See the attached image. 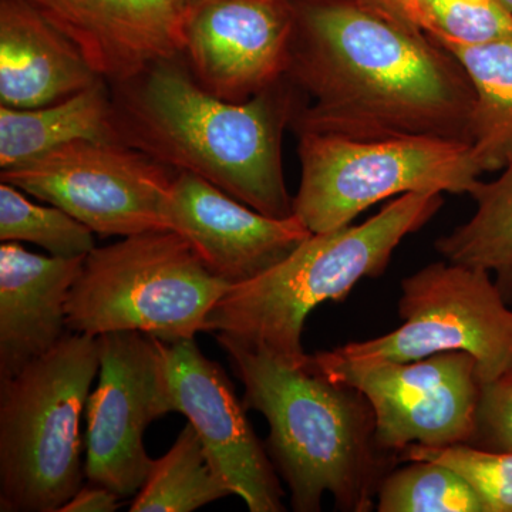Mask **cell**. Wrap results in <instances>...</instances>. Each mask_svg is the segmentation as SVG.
<instances>
[{"label": "cell", "instance_id": "obj_27", "mask_svg": "<svg viewBox=\"0 0 512 512\" xmlns=\"http://www.w3.org/2000/svg\"><path fill=\"white\" fill-rule=\"evenodd\" d=\"M120 498L110 488L89 484L80 487L59 512H114L121 508Z\"/></svg>", "mask_w": 512, "mask_h": 512}, {"label": "cell", "instance_id": "obj_29", "mask_svg": "<svg viewBox=\"0 0 512 512\" xmlns=\"http://www.w3.org/2000/svg\"><path fill=\"white\" fill-rule=\"evenodd\" d=\"M181 3L185 6V8H190L191 5H194L197 0H180Z\"/></svg>", "mask_w": 512, "mask_h": 512}, {"label": "cell", "instance_id": "obj_12", "mask_svg": "<svg viewBox=\"0 0 512 512\" xmlns=\"http://www.w3.org/2000/svg\"><path fill=\"white\" fill-rule=\"evenodd\" d=\"M160 342L173 413L187 417L232 495L251 512L285 511V491L274 463L256 437L227 373L201 352L194 339Z\"/></svg>", "mask_w": 512, "mask_h": 512}, {"label": "cell", "instance_id": "obj_19", "mask_svg": "<svg viewBox=\"0 0 512 512\" xmlns=\"http://www.w3.org/2000/svg\"><path fill=\"white\" fill-rule=\"evenodd\" d=\"M437 43L456 57L473 89L474 160L483 173L503 171L512 164V39L484 45Z\"/></svg>", "mask_w": 512, "mask_h": 512}, {"label": "cell", "instance_id": "obj_10", "mask_svg": "<svg viewBox=\"0 0 512 512\" xmlns=\"http://www.w3.org/2000/svg\"><path fill=\"white\" fill-rule=\"evenodd\" d=\"M311 365L365 394L375 412L377 444L387 453L473 439L483 382L476 359L466 352L392 362L345 359L329 350L311 355Z\"/></svg>", "mask_w": 512, "mask_h": 512}, {"label": "cell", "instance_id": "obj_28", "mask_svg": "<svg viewBox=\"0 0 512 512\" xmlns=\"http://www.w3.org/2000/svg\"><path fill=\"white\" fill-rule=\"evenodd\" d=\"M377 8L390 13L394 18L409 23L414 28L426 32V19L423 13V0H366Z\"/></svg>", "mask_w": 512, "mask_h": 512}, {"label": "cell", "instance_id": "obj_31", "mask_svg": "<svg viewBox=\"0 0 512 512\" xmlns=\"http://www.w3.org/2000/svg\"><path fill=\"white\" fill-rule=\"evenodd\" d=\"M289 2H291V0H289Z\"/></svg>", "mask_w": 512, "mask_h": 512}, {"label": "cell", "instance_id": "obj_5", "mask_svg": "<svg viewBox=\"0 0 512 512\" xmlns=\"http://www.w3.org/2000/svg\"><path fill=\"white\" fill-rule=\"evenodd\" d=\"M99 372V338L70 330L0 379V511L59 512L82 487L80 419Z\"/></svg>", "mask_w": 512, "mask_h": 512}, {"label": "cell", "instance_id": "obj_22", "mask_svg": "<svg viewBox=\"0 0 512 512\" xmlns=\"http://www.w3.org/2000/svg\"><path fill=\"white\" fill-rule=\"evenodd\" d=\"M379 512H487L476 491L456 471L436 461H412L384 478Z\"/></svg>", "mask_w": 512, "mask_h": 512}, {"label": "cell", "instance_id": "obj_14", "mask_svg": "<svg viewBox=\"0 0 512 512\" xmlns=\"http://www.w3.org/2000/svg\"><path fill=\"white\" fill-rule=\"evenodd\" d=\"M165 220L231 286L264 274L312 235L295 214L268 217L188 173L175 177Z\"/></svg>", "mask_w": 512, "mask_h": 512}, {"label": "cell", "instance_id": "obj_2", "mask_svg": "<svg viewBox=\"0 0 512 512\" xmlns=\"http://www.w3.org/2000/svg\"><path fill=\"white\" fill-rule=\"evenodd\" d=\"M111 87L120 143L197 175L261 214L292 217L282 141L302 96L288 77L232 103L201 87L180 56Z\"/></svg>", "mask_w": 512, "mask_h": 512}, {"label": "cell", "instance_id": "obj_25", "mask_svg": "<svg viewBox=\"0 0 512 512\" xmlns=\"http://www.w3.org/2000/svg\"><path fill=\"white\" fill-rule=\"evenodd\" d=\"M426 33L437 42L484 45L512 39V12L503 0H423Z\"/></svg>", "mask_w": 512, "mask_h": 512}, {"label": "cell", "instance_id": "obj_3", "mask_svg": "<svg viewBox=\"0 0 512 512\" xmlns=\"http://www.w3.org/2000/svg\"><path fill=\"white\" fill-rule=\"evenodd\" d=\"M244 384V406L269 424V456L291 490L296 512H318L326 493L336 508L367 512L397 454L376 441L372 404L349 384L311 365L286 366L266 353L217 338Z\"/></svg>", "mask_w": 512, "mask_h": 512}, {"label": "cell", "instance_id": "obj_20", "mask_svg": "<svg viewBox=\"0 0 512 512\" xmlns=\"http://www.w3.org/2000/svg\"><path fill=\"white\" fill-rule=\"evenodd\" d=\"M470 195L476 214L437 239L436 249L446 261L490 272L504 301L512 305V164L497 180L480 181Z\"/></svg>", "mask_w": 512, "mask_h": 512}, {"label": "cell", "instance_id": "obj_11", "mask_svg": "<svg viewBox=\"0 0 512 512\" xmlns=\"http://www.w3.org/2000/svg\"><path fill=\"white\" fill-rule=\"evenodd\" d=\"M97 338L99 384L86 404L84 474L90 484L131 497L146 483L154 464L144 446L147 427L173 413L161 342L137 330Z\"/></svg>", "mask_w": 512, "mask_h": 512}, {"label": "cell", "instance_id": "obj_6", "mask_svg": "<svg viewBox=\"0 0 512 512\" xmlns=\"http://www.w3.org/2000/svg\"><path fill=\"white\" fill-rule=\"evenodd\" d=\"M229 288L178 232L131 235L86 256L67 326L90 336L137 330L167 343L194 339Z\"/></svg>", "mask_w": 512, "mask_h": 512}, {"label": "cell", "instance_id": "obj_15", "mask_svg": "<svg viewBox=\"0 0 512 512\" xmlns=\"http://www.w3.org/2000/svg\"><path fill=\"white\" fill-rule=\"evenodd\" d=\"M73 43L110 86L183 56L180 0H22Z\"/></svg>", "mask_w": 512, "mask_h": 512}, {"label": "cell", "instance_id": "obj_9", "mask_svg": "<svg viewBox=\"0 0 512 512\" xmlns=\"http://www.w3.org/2000/svg\"><path fill=\"white\" fill-rule=\"evenodd\" d=\"M177 171L120 141H74L20 167L2 183L69 212L101 237L168 229Z\"/></svg>", "mask_w": 512, "mask_h": 512}, {"label": "cell", "instance_id": "obj_13", "mask_svg": "<svg viewBox=\"0 0 512 512\" xmlns=\"http://www.w3.org/2000/svg\"><path fill=\"white\" fill-rule=\"evenodd\" d=\"M293 25L292 0H197L183 59L207 92L244 103L286 76Z\"/></svg>", "mask_w": 512, "mask_h": 512}, {"label": "cell", "instance_id": "obj_17", "mask_svg": "<svg viewBox=\"0 0 512 512\" xmlns=\"http://www.w3.org/2000/svg\"><path fill=\"white\" fill-rule=\"evenodd\" d=\"M104 82L80 50L22 0H0V104L36 109Z\"/></svg>", "mask_w": 512, "mask_h": 512}, {"label": "cell", "instance_id": "obj_24", "mask_svg": "<svg viewBox=\"0 0 512 512\" xmlns=\"http://www.w3.org/2000/svg\"><path fill=\"white\" fill-rule=\"evenodd\" d=\"M400 461L429 460L444 464L464 478L483 500L487 512H512V451H493L453 444L404 448Z\"/></svg>", "mask_w": 512, "mask_h": 512}, {"label": "cell", "instance_id": "obj_18", "mask_svg": "<svg viewBox=\"0 0 512 512\" xmlns=\"http://www.w3.org/2000/svg\"><path fill=\"white\" fill-rule=\"evenodd\" d=\"M120 141L106 82L36 109L0 106V167H20L74 141Z\"/></svg>", "mask_w": 512, "mask_h": 512}, {"label": "cell", "instance_id": "obj_7", "mask_svg": "<svg viewBox=\"0 0 512 512\" xmlns=\"http://www.w3.org/2000/svg\"><path fill=\"white\" fill-rule=\"evenodd\" d=\"M301 184L293 214L312 234L352 224L377 202L412 192L471 194L483 171L463 141L350 140L298 133Z\"/></svg>", "mask_w": 512, "mask_h": 512}, {"label": "cell", "instance_id": "obj_16", "mask_svg": "<svg viewBox=\"0 0 512 512\" xmlns=\"http://www.w3.org/2000/svg\"><path fill=\"white\" fill-rule=\"evenodd\" d=\"M84 259L0 247V379L46 355L67 335V301Z\"/></svg>", "mask_w": 512, "mask_h": 512}, {"label": "cell", "instance_id": "obj_26", "mask_svg": "<svg viewBox=\"0 0 512 512\" xmlns=\"http://www.w3.org/2000/svg\"><path fill=\"white\" fill-rule=\"evenodd\" d=\"M471 446L512 451V370L483 384Z\"/></svg>", "mask_w": 512, "mask_h": 512}, {"label": "cell", "instance_id": "obj_1", "mask_svg": "<svg viewBox=\"0 0 512 512\" xmlns=\"http://www.w3.org/2000/svg\"><path fill=\"white\" fill-rule=\"evenodd\" d=\"M295 133L470 144L474 93L456 57L366 0H292ZM471 146V144H470Z\"/></svg>", "mask_w": 512, "mask_h": 512}, {"label": "cell", "instance_id": "obj_30", "mask_svg": "<svg viewBox=\"0 0 512 512\" xmlns=\"http://www.w3.org/2000/svg\"><path fill=\"white\" fill-rule=\"evenodd\" d=\"M503 2L505 3V6H507V8L512 12V0H503Z\"/></svg>", "mask_w": 512, "mask_h": 512}, {"label": "cell", "instance_id": "obj_23", "mask_svg": "<svg viewBox=\"0 0 512 512\" xmlns=\"http://www.w3.org/2000/svg\"><path fill=\"white\" fill-rule=\"evenodd\" d=\"M94 232L69 212L28 200L19 188L0 185V241L32 242L59 258L87 256L96 248Z\"/></svg>", "mask_w": 512, "mask_h": 512}, {"label": "cell", "instance_id": "obj_21", "mask_svg": "<svg viewBox=\"0 0 512 512\" xmlns=\"http://www.w3.org/2000/svg\"><path fill=\"white\" fill-rule=\"evenodd\" d=\"M232 495L212 466L200 436L190 423L173 447L154 460L131 512H191Z\"/></svg>", "mask_w": 512, "mask_h": 512}, {"label": "cell", "instance_id": "obj_4", "mask_svg": "<svg viewBox=\"0 0 512 512\" xmlns=\"http://www.w3.org/2000/svg\"><path fill=\"white\" fill-rule=\"evenodd\" d=\"M443 205L441 192H412L360 225L312 234L264 274L234 285L214 306L207 332L266 353L286 366L308 365L302 345L309 313L343 302L363 278L386 272L394 249Z\"/></svg>", "mask_w": 512, "mask_h": 512}, {"label": "cell", "instance_id": "obj_8", "mask_svg": "<svg viewBox=\"0 0 512 512\" xmlns=\"http://www.w3.org/2000/svg\"><path fill=\"white\" fill-rule=\"evenodd\" d=\"M402 326L333 349L345 359L414 362L443 352L476 359L483 384L512 370V311L490 272L434 262L402 282Z\"/></svg>", "mask_w": 512, "mask_h": 512}]
</instances>
